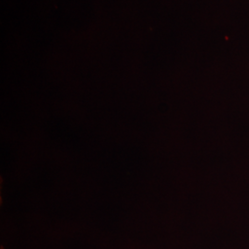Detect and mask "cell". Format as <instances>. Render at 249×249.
I'll use <instances>...</instances> for the list:
<instances>
[]
</instances>
